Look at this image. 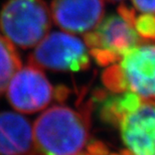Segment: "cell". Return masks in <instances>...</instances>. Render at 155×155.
Here are the masks:
<instances>
[{"mask_svg": "<svg viewBox=\"0 0 155 155\" xmlns=\"http://www.w3.org/2000/svg\"><path fill=\"white\" fill-rule=\"evenodd\" d=\"M69 96L64 87L54 88L43 72L32 64L20 68L7 86V100L20 113L33 114L45 109L51 102Z\"/></svg>", "mask_w": 155, "mask_h": 155, "instance_id": "obj_5", "label": "cell"}, {"mask_svg": "<svg viewBox=\"0 0 155 155\" xmlns=\"http://www.w3.org/2000/svg\"><path fill=\"white\" fill-rule=\"evenodd\" d=\"M111 2H116V1H121V0H109Z\"/></svg>", "mask_w": 155, "mask_h": 155, "instance_id": "obj_14", "label": "cell"}, {"mask_svg": "<svg viewBox=\"0 0 155 155\" xmlns=\"http://www.w3.org/2000/svg\"><path fill=\"white\" fill-rule=\"evenodd\" d=\"M84 41L96 63L103 67L118 63L127 51L142 43L122 6L117 14L102 19L95 28L85 33Z\"/></svg>", "mask_w": 155, "mask_h": 155, "instance_id": "obj_4", "label": "cell"}, {"mask_svg": "<svg viewBox=\"0 0 155 155\" xmlns=\"http://www.w3.org/2000/svg\"><path fill=\"white\" fill-rule=\"evenodd\" d=\"M93 103L76 109L55 105L38 117L33 125L36 147L41 155H83L91 143Z\"/></svg>", "mask_w": 155, "mask_h": 155, "instance_id": "obj_1", "label": "cell"}, {"mask_svg": "<svg viewBox=\"0 0 155 155\" xmlns=\"http://www.w3.org/2000/svg\"><path fill=\"white\" fill-rule=\"evenodd\" d=\"M20 68L21 61L14 45L0 35V95L6 90L12 77Z\"/></svg>", "mask_w": 155, "mask_h": 155, "instance_id": "obj_10", "label": "cell"}, {"mask_svg": "<svg viewBox=\"0 0 155 155\" xmlns=\"http://www.w3.org/2000/svg\"><path fill=\"white\" fill-rule=\"evenodd\" d=\"M134 28L142 40V42L154 43L155 42V13H137L135 9H132L126 5H121Z\"/></svg>", "mask_w": 155, "mask_h": 155, "instance_id": "obj_11", "label": "cell"}, {"mask_svg": "<svg viewBox=\"0 0 155 155\" xmlns=\"http://www.w3.org/2000/svg\"><path fill=\"white\" fill-rule=\"evenodd\" d=\"M0 155H41L26 118L13 112L0 113Z\"/></svg>", "mask_w": 155, "mask_h": 155, "instance_id": "obj_9", "label": "cell"}, {"mask_svg": "<svg viewBox=\"0 0 155 155\" xmlns=\"http://www.w3.org/2000/svg\"><path fill=\"white\" fill-rule=\"evenodd\" d=\"M117 127L130 155H155V105L142 101Z\"/></svg>", "mask_w": 155, "mask_h": 155, "instance_id": "obj_7", "label": "cell"}, {"mask_svg": "<svg viewBox=\"0 0 155 155\" xmlns=\"http://www.w3.org/2000/svg\"><path fill=\"white\" fill-rule=\"evenodd\" d=\"M29 64L52 72H81L90 67L84 40L67 32L49 33L29 54Z\"/></svg>", "mask_w": 155, "mask_h": 155, "instance_id": "obj_6", "label": "cell"}, {"mask_svg": "<svg viewBox=\"0 0 155 155\" xmlns=\"http://www.w3.org/2000/svg\"><path fill=\"white\" fill-rule=\"evenodd\" d=\"M51 12L42 0H8L0 12V29L13 45L36 46L51 27Z\"/></svg>", "mask_w": 155, "mask_h": 155, "instance_id": "obj_3", "label": "cell"}, {"mask_svg": "<svg viewBox=\"0 0 155 155\" xmlns=\"http://www.w3.org/2000/svg\"><path fill=\"white\" fill-rule=\"evenodd\" d=\"M135 10L142 13H155V0H132Z\"/></svg>", "mask_w": 155, "mask_h": 155, "instance_id": "obj_13", "label": "cell"}, {"mask_svg": "<svg viewBox=\"0 0 155 155\" xmlns=\"http://www.w3.org/2000/svg\"><path fill=\"white\" fill-rule=\"evenodd\" d=\"M102 81L111 93L132 92L155 105V43L134 46L118 63L107 67Z\"/></svg>", "mask_w": 155, "mask_h": 155, "instance_id": "obj_2", "label": "cell"}, {"mask_svg": "<svg viewBox=\"0 0 155 155\" xmlns=\"http://www.w3.org/2000/svg\"><path fill=\"white\" fill-rule=\"evenodd\" d=\"M83 155H130L127 151L124 153H115L110 152L107 149L106 145L99 141H93L89 144L87 150L84 152Z\"/></svg>", "mask_w": 155, "mask_h": 155, "instance_id": "obj_12", "label": "cell"}, {"mask_svg": "<svg viewBox=\"0 0 155 155\" xmlns=\"http://www.w3.org/2000/svg\"><path fill=\"white\" fill-rule=\"evenodd\" d=\"M51 17L61 29L72 33H87L103 19L104 0H52Z\"/></svg>", "mask_w": 155, "mask_h": 155, "instance_id": "obj_8", "label": "cell"}]
</instances>
